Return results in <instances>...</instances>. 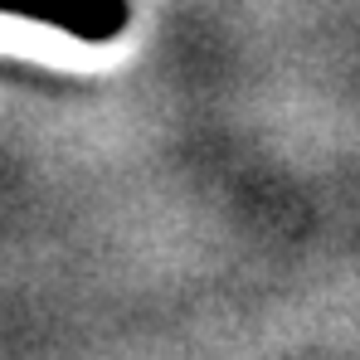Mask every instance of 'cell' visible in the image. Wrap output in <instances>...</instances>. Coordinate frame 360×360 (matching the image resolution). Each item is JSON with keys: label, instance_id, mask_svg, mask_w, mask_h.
<instances>
[{"label": "cell", "instance_id": "obj_1", "mask_svg": "<svg viewBox=\"0 0 360 360\" xmlns=\"http://www.w3.org/2000/svg\"><path fill=\"white\" fill-rule=\"evenodd\" d=\"M0 15L49 25L83 44H112L131 30V0H0Z\"/></svg>", "mask_w": 360, "mask_h": 360}]
</instances>
